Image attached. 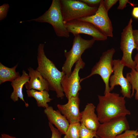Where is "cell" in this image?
Instances as JSON below:
<instances>
[{
    "label": "cell",
    "mask_w": 138,
    "mask_h": 138,
    "mask_svg": "<svg viewBox=\"0 0 138 138\" xmlns=\"http://www.w3.org/2000/svg\"><path fill=\"white\" fill-rule=\"evenodd\" d=\"M98 96L99 102L96 110L100 123L131 114L126 108L125 98L119 94L109 92L104 96Z\"/></svg>",
    "instance_id": "1"
},
{
    "label": "cell",
    "mask_w": 138,
    "mask_h": 138,
    "mask_svg": "<svg viewBox=\"0 0 138 138\" xmlns=\"http://www.w3.org/2000/svg\"><path fill=\"white\" fill-rule=\"evenodd\" d=\"M44 44L40 43L37 50L38 66L36 70L47 82L49 90L55 91L57 97L62 99L65 96L61 84L65 74L59 70L53 63L47 57L44 50Z\"/></svg>",
    "instance_id": "2"
},
{
    "label": "cell",
    "mask_w": 138,
    "mask_h": 138,
    "mask_svg": "<svg viewBox=\"0 0 138 138\" xmlns=\"http://www.w3.org/2000/svg\"><path fill=\"white\" fill-rule=\"evenodd\" d=\"M34 21L39 22H46L53 27L56 34L60 37L68 38L69 33L66 28L61 8L60 0H53L48 10L38 17L27 21Z\"/></svg>",
    "instance_id": "3"
},
{
    "label": "cell",
    "mask_w": 138,
    "mask_h": 138,
    "mask_svg": "<svg viewBox=\"0 0 138 138\" xmlns=\"http://www.w3.org/2000/svg\"><path fill=\"white\" fill-rule=\"evenodd\" d=\"M95 40L92 38L89 40L83 38L79 34L74 36L72 46L68 51L64 50L66 60L62 68V71L67 76H69L74 64L81 58L83 53L86 49L91 48Z\"/></svg>",
    "instance_id": "4"
},
{
    "label": "cell",
    "mask_w": 138,
    "mask_h": 138,
    "mask_svg": "<svg viewBox=\"0 0 138 138\" xmlns=\"http://www.w3.org/2000/svg\"><path fill=\"white\" fill-rule=\"evenodd\" d=\"M64 22L94 15L98 7H90L80 0H60Z\"/></svg>",
    "instance_id": "5"
},
{
    "label": "cell",
    "mask_w": 138,
    "mask_h": 138,
    "mask_svg": "<svg viewBox=\"0 0 138 138\" xmlns=\"http://www.w3.org/2000/svg\"><path fill=\"white\" fill-rule=\"evenodd\" d=\"M115 52V49L112 48L103 52L98 61L92 68L90 74L80 79V82L94 75L98 74L101 76L105 84L104 95L110 92L109 79L111 74L113 72V57Z\"/></svg>",
    "instance_id": "6"
},
{
    "label": "cell",
    "mask_w": 138,
    "mask_h": 138,
    "mask_svg": "<svg viewBox=\"0 0 138 138\" xmlns=\"http://www.w3.org/2000/svg\"><path fill=\"white\" fill-rule=\"evenodd\" d=\"M132 22L131 18L121 33L120 42V49L123 53L121 63L131 70L135 69V64L132 59V54L133 50L136 48L132 34Z\"/></svg>",
    "instance_id": "7"
},
{
    "label": "cell",
    "mask_w": 138,
    "mask_h": 138,
    "mask_svg": "<svg viewBox=\"0 0 138 138\" xmlns=\"http://www.w3.org/2000/svg\"><path fill=\"white\" fill-rule=\"evenodd\" d=\"M129 129L126 117H121L100 123L96 134L101 138H115L117 135Z\"/></svg>",
    "instance_id": "8"
},
{
    "label": "cell",
    "mask_w": 138,
    "mask_h": 138,
    "mask_svg": "<svg viewBox=\"0 0 138 138\" xmlns=\"http://www.w3.org/2000/svg\"><path fill=\"white\" fill-rule=\"evenodd\" d=\"M85 63L81 58L76 63L75 67L70 75L65 74L61 82V85L65 95L68 100L76 97L81 89L80 77L79 73L80 70L85 67Z\"/></svg>",
    "instance_id": "9"
},
{
    "label": "cell",
    "mask_w": 138,
    "mask_h": 138,
    "mask_svg": "<svg viewBox=\"0 0 138 138\" xmlns=\"http://www.w3.org/2000/svg\"><path fill=\"white\" fill-rule=\"evenodd\" d=\"M77 19L92 24L107 37L113 36L112 25L108 12L105 8L103 0H101L98 9L94 15Z\"/></svg>",
    "instance_id": "10"
},
{
    "label": "cell",
    "mask_w": 138,
    "mask_h": 138,
    "mask_svg": "<svg viewBox=\"0 0 138 138\" xmlns=\"http://www.w3.org/2000/svg\"><path fill=\"white\" fill-rule=\"evenodd\" d=\"M64 23L68 32L74 36L84 34L92 36L95 40L104 41L107 39V37L90 23L75 19Z\"/></svg>",
    "instance_id": "11"
},
{
    "label": "cell",
    "mask_w": 138,
    "mask_h": 138,
    "mask_svg": "<svg viewBox=\"0 0 138 138\" xmlns=\"http://www.w3.org/2000/svg\"><path fill=\"white\" fill-rule=\"evenodd\" d=\"M124 65L119 59L113 60V74L109 78L110 91L114 89L116 86L120 85L121 87L120 92L124 97L131 98L132 86L128 79L123 74Z\"/></svg>",
    "instance_id": "12"
},
{
    "label": "cell",
    "mask_w": 138,
    "mask_h": 138,
    "mask_svg": "<svg viewBox=\"0 0 138 138\" xmlns=\"http://www.w3.org/2000/svg\"><path fill=\"white\" fill-rule=\"evenodd\" d=\"M79 93L76 97L68 99L66 104L57 105L58 110L65 117L70 124L80 122L82 114L79 110Z\"/></svg>",
    "instance_id": "13"
},
{
    "label": "cell",
    "mask_w": 138,
    "mask_h": 138,
    "mask_svg": "<svg viewBox=\"0 0 138 138\" xmlns=\"http://www.w3.org/2000/svg\"><path fill=\"white\" fill-rule=\"evenodd\" d=\"M44 112L49 122L54 125L62 134L65 135L70 125L65 117L59 110H54L51 106L45 108Z\"/></svg>",
    "instance_id": "14"
},
{
    "label": "cell",
    "mask_w": 138,
    "mask_h": 138,
    "mask_svg": "<svg viewBox=\"0 0 138 138\" xmlns=\"http://www.w3.org/2000/svg\"><path fill=\"white\" fill-rule=\"evenodd\" d=\"M96 107L92 103H88L81 112L80 122L87 128L96 131L100 124L97 115L95 112Z\"/></svg>",
    "instance_id": "15"
},
{
    "label": "cell",
    "mask_w": 138,
    "mask_h": 138,
    "mask_svg": "<svg viewBox=\"0 0 138 138\" xmlns=\"http://www.w3.org/2000/svg\"><path fill=\"white\" fill-rule=\"evenodd\" d=\"M30 77L29 81L25 84L27 90L31 89L39 91L49 90L47 82L43 77L40 72L31 67L28 68Z\"/></svg>",
    "instance_id": "16"
},
{
    "label": "cell",
    "mask_w": 138,
    "mask_h": 138,
    "mask_svg": "<svg viewBox=\"0 0 138 138\" xmlns=\"http://www.w3.org/2000/svg\"><path fill=\"white\" fill-rule=\"evenodd\" d=\"M30 77L26 71L23 70L21 76L11 82V85L13 88V91L10 95V98L14 102L18 101L19 98L23 101L26 107L29 106L24 99L22 93V88L26 83L28 82Z\"/></svg>",
    "instance_id": "17"
},
{
    "label": "cell",
    "mask_w": 138,
    "mask_h": 138,
    "mask_svg": "<svg viewBox=\"0 0 138 138\" xmlns=\"http://www.w3.org/2000/svg\"><path fill=\"white\" fill-rule=\"evenodd\" d=\"M27 96L33 97L36 101L37 106L38 107L46 108L49 106L48 102H50L52 99L50 98L48 91L44 90L38 91L31 89L26 91Z\"/></svg>",
    "instance_id": "18"
},
{
    "label": "cell",
    "mask_w": 138,
    "mask_h": 138,
    "mask_svg": "<svg viewBox=\"0 0 138 138\" xmlns=\"http://www.w3.org/2000/svg\"><path fill=\"white\" fill-rule=\"evenodd\" d=\"M18 64L12 68L7 67L0 63V84L7 81L11 82L20 76L16 71Z\"/></svg>",
    "instance_id": "19"
},
{
    "label": "cell",
    "mask_w": 138,
    "mask_h": 138,
    "mask_svg": "<svg viewBox=\"0 0 138 138\" xmlns=\"http://www.w3.org/2000/svg\"><path fill=\"white\" fill-rule=\"evenodd\" d=\"M126 77L132 86V97L134 95L135 90L136 91L135 99L138 100V71L135 69H132L130 72L126 73Z\"/></svg>",
    "instance_id": "20"
},
{
    "label": "cell",
    "mask_w": 138,
    "mask_h": 138,
    "mask_svg": "<svg viewBox=\"0 0 138 138\" xmlns=\"http://www.w3.org/2000/svg\"><path fill=\"white\" fill-rule=\"evenodd\" d=\"M80 122L70 124L64 138H80Z\"/></svg>",
    "instance_id": "21"
},
{
    "label": "cell",
    "mask_w": 138,
    "mask_h": 138,
    "mask_svg": "<svg viewBox=\"0 0 138 138\" xmlns=\"http://www.w3.org/2000/svg\"><path fill=\"white\" fill-rule=\"evenodd\" d=\"M96 135V131L89 129L81 123L80 129V138H94Z\"/></svg>",
    "instance_id": "22"
},
{
    "label": "cell",
    "mask_w": 138,
    "mask_h": 138,
    "mask_svg": "<svg viewBox=\"0 0 138 138\" xmlns=\"http://www.w3.org/2000/svg\"><path fill=\"white\" fill-rule=\"evenodd\" d=\"M137 131V130H127L117 135L115 138H138L136 134Z\"/></svg>",
    "instance_id": "23"
},
{
    "label": "cell",
    "mask_w": 138,
    "mask_h": 138,
    "mask_svg": "<svg viewBox=\"0 0 138 138\" xmlns=\"http://www.w3.org/2000/svg\"><path fill=\"white\" fill-rule=\"evenodd\" d=\"M9 7L8 4L4 3L0 6V20L5 18L7 16Z\"/></svg>",
    "instance_id": "24"
},
{
    "label": "cell",
    "mask_w": 138,
    "mask_h": 138,
    "mask_svg": "<svg viewBox=\"0 0 138 138\" xmlns=\"http://www.w3.org/2000/svg\"><path fill=\"white\" fill-rule=\"evenodd\" d=\"M48 124L52 132L51 138H61L62 134L58 130L54 127L53 125L49 122Z\"/></svg>",
    "instance_id": "25"
},
{
    "label": "cell",
    "mask_w": 138,
    "mask_h": 138,
    "mask_svg": "<svg viewBox=\"0 0 138 138\" xmlns=\"http://www.w3.org/2000/svg\"><path fill=\"white\" fill-rule=\"evenodd\" d=\"M118 1V0H105L103 4L105 8L108 12L110 8Z\"/></svg>",
    "instance_id": "26"
},
{
    "label": "cell",
    "mask_w": 138,
    "mask_h": 138,
    "mask_svg": "<svg viewBox=\"0 0 138 138\" xmlns=\"http://www.w3.org/2000/svg\"><path fill=\"white\" fill-rule=\"evenodd\" d=\"M90 7H96L99 5L101 0H80Z\"/></svg>",
    "instance_id": "27"
},
{
    "label": "cell",
    "mask_w": 138,
    "mask_h": 138,
    "mask_svg": "<svg viewBox=\"0 0 138 138\" xmlns=\"http://www.w3.org/2000/svg\"><path fill=\"white\" fill-rule=\"evenodd\" d=\"M132 34L136 47V49L138 51V29H133Z\"/></svg>",
    "instance_id": "28"
},
{
    "label": "cell",
    "mask_w": 138,
    "mask_h": 138,
    "mask_svg": "<svg viewBox=\"0 0 138 138\" xmlns=\"http://www.w3.org/2000/svg\"><path fill=\"white\" fill-rule=\"evenodd\" d=\"M119 5L117 9L119 10H122L126 6V5L128 2V0H119Z\"/></svg>",
    "instance_id": "29"
},
{
    "label": "cell",
    "mask_w": 138,
    "mask_h": 138,
    "mask_svg": "<svg viewBox=\"0 0 138 138\" xmlns=\"http://www.w3.org/2000/svg\"><path fill=\"white\" fill-rule=\"evenodd\" d=\"M132 14L134 18L138 19V7H134L133 8Z\"/></svg>",
    "instance_id": "30"
},
{
    "label": "cell",
    "mask_w": 138,
    "mask_h": 138,
    "mask_svg": "<svg viewBox=\"0 0 138 138\" xmlns=\"http://www.w3.org/2000/svg\"><path fill=\"white\" fill-rule=\"evenodd\" d=\"M134 60L135 64V69L136 71H138V51L134 57Z\"/></svg>",
    "instance_id": "31"
},
{
    "label": "cell",
    "mask_w": 138,
    "mask_h": 138,
    "mask_svg": "<svg viewBox=\"0 0 138 138\" xmlns=\"http://www.w3.org/2000/svg\"><path fill=\"white\" fill-rule=\"evenodd\" d=\"M1 136L2 138H17L16 137L5 133L2 134Z\"/></svg>",
    "instance_id": "32"
},
{
    "label": "cell",
    "mask_w": 138,
    "mask_h": 138,
    "mask_svg": "<svg viewBox=\"0 0 138 138\" xmlns=\"http://www.w3.org/2000/svg\"><path fill=\"white\" fill-rule=\"evenodd\" d=\"M94 138H101L100 137H99V136H98L97 135H96V136Z\"/></svg>",
    "instance_id": "33"
},
{
    "label": "cell",
    "mask_w": 138,
    "mask_h": 138,
    "mask_svg": "<svg viewBox=\"0 0 138 138\" xmlns=\"http://www.w3.org/2000/svg\"><path fill=\"white\" fill-rule=\"evenodd\" d=\"M136 134V135L137 136H138V130H137V131Z\"/></svg>",
    "instance_id": "34"
},
{
    "label": "cell",
    "mask_w": 138,
    "mask_h": 138,
    "mask_svg": "<svg viewBox=\"0 0 138 138\" xmlns=\"http://www.w3.org/2000/svg\"><path fill=\"white\" fill-rule=\"evenodd\" d=\"M0 138H2L1 136L0 137Z\"/></svg>",
    "instance_id": "35"
}]
</instances>
